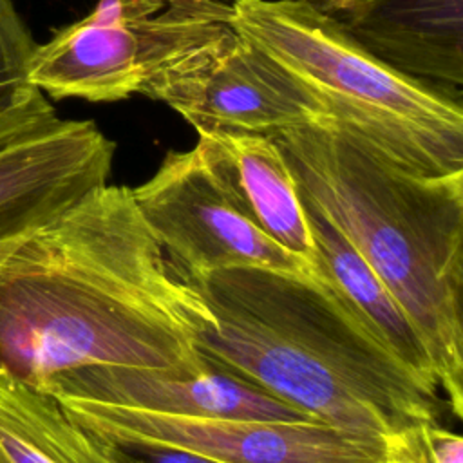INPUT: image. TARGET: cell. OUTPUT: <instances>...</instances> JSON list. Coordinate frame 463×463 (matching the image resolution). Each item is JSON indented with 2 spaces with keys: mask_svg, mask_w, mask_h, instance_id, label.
<instances>
[{
  "mask_svg": "<svg viewBox=\"0 0 463 463\" xmlns=\"http://www.w3.org/2000/svg\"><path fill=\"white\" fill-rule=\"evenodd\" d=\"M212 322L128 186H98L0 271V371L42 392L81 369L199 365Z\"/></svg>",
  "mask_w": 463,
  "mask_h": 463,
  "instance_id": "6da1fadb",
  "label": "cell"
},
{
  "mask_svg": "<svg viewBox=\"0 0 463 463\" xmlns=\"http://www.w3.org/2000/svg\"><path fill=\"white\" fill-rule=\"evenodd\" d=\"M213 322L199 354L315 420L400 438L439 423L441 394L421 385L317 275L219 269L194 286Z\"/></svg>",
  "mask_w": 463,
  "mask_h": 463,
  "instance_id": "7a4b0ae2",
  "label": "cell"
},
{
  "mask_svg": "<svg viewBox=\"0 0 463 463\" xmlns=\"http://www.w3.org/2000/svg\"><path fill=\"white\" fill-rule=\"evenodd\" d=\"M298 195L383 280L420 331L449 409L463 414V172L421 175L331 118L273 136Z\"/></svg>",
  "mask_w": 463,
  "mask_h": 463,
  "instance_id": "3957f363",
  "label": "cell"
},
{
  "mask_svg": "<svg viewBox=\"0 0 463 463\" xmlns=\"http://www.w3.org/2000/svg\"><path fill=\"white\" fill-rule=\"evenodd\" d=\"M230 24L345 130L421 175L463 172L459 90L400 72L311 0H232Z\"/></svg>",
  "mask_w": 463,
  "mask_h": 463,
  "instance_id": "277c9868",
  "label": "cell"
},
{
  "mask_svg": "<svg viewBox=\"0 0 463 463\" xmlns=\"http://www.w3.org/2000/svg\"><path fill=\"white\" fill-rule=\"evenodd\" d=\"M199 132L273 137L327 118L230 24V2L175 0L139 92Z\"/></svg>",
  "mask_w": 463,
  "mask_h": 463,
  "instance_id": "5b68a950",
  "label": "cell"
},
{
  "mask_svg": "<svg viewBox=\"0 0 463 463\" xmlns=\"http://www.w3.org/2000/svg\"><path fill=\"white\" fill-rule=\"evenodd\" d=\"M130 192L172 268L190 286L230 268L315 273L259 228L197 146L168 150L157 170Z\"/></svg>",
  "mask_w": 463,
  "mask_h": 463,
  "instance_id": "8992f818",
  "label": "cell"
},
{
  "mask_svg": "<svg viewBox=\"0 0 463 463\" xmlns=\"http://www.w3.org/2000/svg\"><path fill=\"white\" fill-rule=\"evenodd\" d=\"M63 411L103 441L163 443L221 463H387L414 432L389 439L322 421L192 418L103 403H80Z\"/></svg>",
  "mask_w": 463,
  "mask_h": 463,
  "instance_id": "52a82bcc",
  "label": "cell"
},
{
  "mask_svg": "<svg viewBox=\"0 0 463 463\" xmlns=\"http://www.w3.org/2000/svg\"><path fill=\"white\" fill-rule=\"evenodd\" d=\"M170 2L99 0L83 18L36 43L31 81L54 99L110 103L137 94L165 34Z\"/></svg>",
  "mask_w": 463,
  "mask_h": 463,
  "instance_id": "ba28073f",
  "label": "cell"
},
{
  "mask_svg": "<svg viewBox=\"0 0 463 463\" xmlns=\"http://www.w3.org/2000/svg\"><path fill=\"white\" fill-rule=\"evenodd\" d=\"M114 154L94 121L61 118L0 150V271L38 230L107 184Z\"/></svg>",
  "mask_w": 463,
  "mask_h": 463,
  "instance_id": "9c48e42d",
  "label": "cell"
},
{
  "mask_svg": "<svg viewBox=\"0 0 463 463\" xmlns=\"http://www.w3.org/2000/svg\"><path fill=\"white\" fill-rule=\"evenodd\" d=\"M45 394L63 409L103 403L145 412L244 421H318L255 383L203 358L168 369L92 367L52 382Z\"/></svg>",
  "mask_w": 463,
  "mask_h": 463,
  "instance_id": "30bf717a",
  "label": "cell"
},
{
  "mask_svg": "<svg viewBox=\"0 0 463 463\" xmlns=\"http://www.w3.org/2000/svg\"><path fill=\"white\" fill-rule=\"evenodd\" d=\"M371 54L400 72L459 90L463 0H315Z\"/></svg>",
  "mask_w": 463,
  "mask_h": 463,
  "instance_id": "8fae6325",
  "label": "cell"
},
{
  "mask_svg": "<svg viewBox=\"0 0 463 463\" xmlns=\"http://www.w3.org/2000/svg\"><path fill=\"white\" fill-rule=\"evenodd\" d=\"M204 161L232 186L259 228L315 269V246L291 170L273 137L199 132Z\"/></svg>",
  "mask_w": 463,
  "mask_h": 463,
  "instance_id": "7c38bea8",
  "label": "cell"
},
{
  "mask_svg": "<svg viewBox=\"0 0 463 463\" xmlns=\"http://www.w3.org/2000/svg\"><path fill=\"white\" fill-rule=\"evenodd\" d=\"M302 204L315 246V273L421 385L441 394L427 345L405 309L349 241L313 206Z\"/></svg>",
  "mask_w": 463,
  "mask_h": 463,
  "instance_id": "4fadbf2b",
  "label": "cell"
},
{
  "mask_svg": "<svg viewBox=\"0 0 463 463\" xmlns=\"http://www.w3.org/2000/svg\"><path fill=\"white\" fill-rule=\"evenodd\" d=\"M0 463H125L49 394L0 371Z\"/></svg>",
  "mask_w": 463,
  "mask_h": 463,
  "instance_id": "5bb4252c",
  "label": "cell"
},
{
  "mask_svg": "<svg viewBox=\"0 0 463 463\" xmlns=\"http://www.w3.org/2000/svg\"><path fill=\"white\" fill-rule=\"evenodd\" d=\"M34 49L36 42L14 0H0V150L60 119L49 98L31 81Z\"/></svg>",
  "mask_w": 463,
  "mask_h": 463,
  "instance_id": "9a60e30c",
  "label": "cell"
},
{
  "mask_svg": "<svg viewBox=\"0 0 463 463\" xmlns=\"http://www.w3.org/2000/svg\"><path fill=\"white\" fill-rule=\"evenodd\" d=\"M125 463H221L203 454L152 441H107Z\"/></svg>",
  "mask_w": 463,
  "mask_h": 463,
  "instance_id": "2e32d148",
  "label": "cell"
},
{
  "mask_svg": "<svg viewBox=\"0 0 463 463\" xmlns=\"http://www.w3.org/2000/svg\"><path fill=\"white\" fill-rule=\"evenodd\" d=\"M427 463H463V438L439 423L420 427Z\"/></svg>",
  "mask_w": 463,
  "mask_h": 463,
  "instance_id": "e0dca14e",
  "label": "cell"
},
{
  "mask_svg": "<svg viewBox=\"0 0 463 463\" xmlns=\"http://www.w3.org/2000/svg\"><path fill=\"white\" fill-rule=\"evenodd\" d=\"M387 463H427L421 438H420V427L403 441L396 456Z\"/></svg>",
  "mask_w": 463,
  "mask_h": 463,
  "instance_id": "ac0fdd59",
  "label": "cell"
},
{
  "mask_svg": "<svg viewBox=\"0 0 463 463\" xmlns=\"http://www.w3.org/2000/svg\"><path fill=\"white\" fill-rule=\"evenodd\" d=\"M132 2H136V4H145V5H157V4H163V2H166V0H132ZM224 2H228V0H224Z\"/></svg>",
  "mask_w": 463,
  "mask_h": 463,
  "instance_id": "d6986e66",
  "label": "cell"
},
{
  "mask_svg": "<svg viewBox=\"0 0 463 463\" xmlns=\"http://www.w3.org/2000/svg\"><path fill=\"white\" fill-rule=\"evenodd\" d=\"M311 2H315V0H311Z\"/></svg>",
  "mask_w": 463,
  "mask_h": 463,
  "instance_id": "ffe728a7",
  "label": "cell"
}]
</instances>
